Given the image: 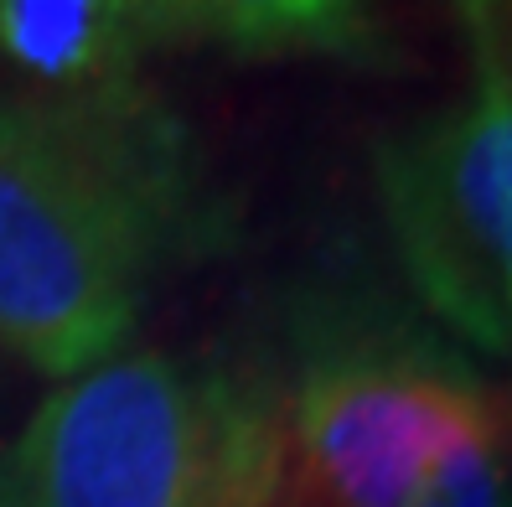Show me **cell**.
<instances>
[{
	"mask_svg": "<svg viewBox=\"0 0 512 507\" xmlns=\"http://www.w3.org/2000/svg\"><path fill=\"white\" fill-rule=\"evenodd\" d=\"M228 213L192 130L140 83L0 88V352L52 383L125 352Z\"/></svg>",
	"mask_w": 512,
	"mask_h": 507,
	"instance_id": "6da1fadb",
	"label": "cell"
},
{
	"mask_svg": "<svg viewBox=\"0 0 512 507\" xmlns=\"http://www.w3.org/2000/svg\"><path fill=\"white\" fill-rule=\"evenodd\" d=\"M0 507H295L285 394L238 357L125 347L26 414Z\"/></svg>",
	"mask_w": 512,
	"mask_h": 507,
	"instance_id": "7a4b0ae2",
	"label": "cell"
},
{
	"mask_svg": "<svg viewBox=\"0 0 512 507\" xmlns=\"http://www.w3.org/2000/svg\"><path fill=\"white\" fill-rule=\"evenodd\" d=\"M285 394L295 502L414 507L512 409L440 326L368 285H316L295 306Z\"/></svg>",
	"mask_w": 512,
	"mask_h": 507,
	"instance_id": "3957f363",
	"label": "cell"
},
{
	"mask_svg": "<svg viewBox=\"0 0 512 507\" xmlns=\"http://www.w3.org/2000/svg\"><path fill=\"white\" fill-rule=\"evenodd\" d=\"M373 192L419 316L512 363V78L476 73L471 94L383 135Z\"/></svg>",
	"mask_w": 512,
	"mask_h": 507,
	"instance_id": "277c9868",
	"label": "cell"
},
{
	"mask_svg": "<svg viewBox=\"0 0 512 507\" xmlns=\"http://www.w3.org/2000/svg\"><path fill=\"white\" fill-rule=\"evenodd\" d=\"M166 47H182L166 0H0V57L47 94L130 88Z\"/></svg>",
	"mask_w": 512,
	"mask_h": 507,
	"instance_id": "5b68a950",
	"label": "cell"
},
{
	"mask_svg": "<svg viewBox=\"0 0 512 507\" xmlns=\"http://www.w3.org/2000/svg\"><path fill=\"white\" fill-rule=\"evenodd\" d=\"M182 47L213 42L238 57H326L394 68L383 0H166Z\"/></svg>",
	"mask_w": 512,
	"mask_h": 507,
	"instance_id": "8992f818",
	"label": "cell"
},
{
	"mask_svg": "<svg viewBox=\"0 0 512 507\" xmlns=\"http://www.w3.org/2000/svg\"><path fill=\"white\" fill-rule=\"evenodd\" d=\"M471 42L476 73L512 78V0H450Z\"/></svg>",
	"mask_w": 512,
	"mask_h": 507,
	"instance_id": "52a82bcc",
	"label": "cell"
}]
</instances>
